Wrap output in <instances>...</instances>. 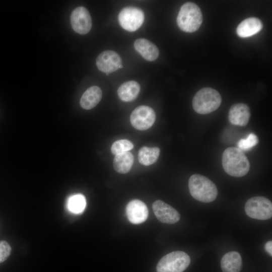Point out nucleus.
<instances>
[{"label": "nucleus", "mask_w": 272, "mask_h": 272, "mask_svg": "<svg viewBox=\"0 0 272 272\" xmlns=\"http://www.w3.org/2000/svg\"><path fill=\"white\" fill-rule=\"evenodd\" d=\"M222 163L225 171L234 177L245 175L250 169L249 162L243 152L236 147H229L224 151Z\"/></svg>", "instance_id": "1"}, {"label": "nucleus", "mask_w": 272, "mask_h": 272, "mask_svg": "<svg viewBox=\"0 0 272 272\" xmlns=\"http://www.w3.org/2000/svg\"><path fill=\"white\" fill-rule=\"evenodd\" d=\"M188 187L191 196L201 202H212L218 195L216 185L209 178L200 174H195L190 176Z\"/></svg>", "instance_id": "2"}, {"label": "nucleus", "mask_w": 272, "mask_h": 272, "mask_svg": "<svg viewBox=\"0 0 272 272\" xmlns=\"http://www.w3.org/2000/svg\"><path fill=\"white\" fill-rule=\"evenodd\" d=\"M202 22L201 10L195 4L187 2L181 6L177 17V24L182 31L194 32L199 28Z\"/></svg>", "instance_id": "3"}, {"label": "nucleus", "mask_w": 272, "mask_h": 272, "mask_svg": "<svg viewBox=\"0 0 272 272\" xmlns=\"http://www.w3.org/2000/svg\"><path fill=\"white\" fill-rule=\"evenodd\" d=\"M222 102L220 93L211 88H203L195 94L192 100L194 111L200 114L211 113L217 109Z\"/></svg>", "instance_id": "4"}, {"label": "nucleus", "mask_w": 272, "mask_h": 272, "mask_svg": "<svg viewBox=\"0 0 272 272\" xmlns=\"http://www.w3.org/2000/svg\"><path fill=\"white\" fill-rule=\"evenodd\" d=\"M190 262L189 256L182 251H175L163 256L157 265V272H183Z\"/></svg>", "instance_id": "5"}, {"label": "nucleus", "mask_w": 272, "mask_h": 272, "mask_svg": "<svg viewBox=\"0 0 272 272\" xmlns=\"http://www.w3.org/2000/svg\"><path fill=\"white\" fill-rule=\"evenodd\" d=\"M246 215L253 219L266 220L272 217V203L263 196H254L249 198L245 205Z\"/></svg>", "instance_id": "6"}, {"label": "nucleus", "mask_w": 272, "mask_h": 272, "mask_svg": "<svg viewBox=\"0 0 272 272\" xmlns=\"http://www.w3.org/2000/svg\"><path fill=\"white\" fill-rule=\"evenodd\" d=\"M144 20L143 11L134 7H125L118 15L120 25L124 30L129 32L138 30L143 23Z\"/></svg>", "instance_id": "7"}, {"label": "nucleus", "mask_w": 272, "mask_h": 272, "mask_svg": "<svg viewBox=\"0 0 272 272\" xmlns=\"http://www.w3.org/2000/svg\"><path fill=\"white\" fill-rule=\"evenodd\" d=\"M156 120L154 110L149 106L141 105L131 112L130 120L132 125L137 129L145 130L150 128Z\"/></svg>", "instance_id": "8"}, {"label": "nucleus", "mask_w": 272, "mask_h": 272, "mask_svg": "<svg viewBox=\"0 0 272 272\" xmlns=\"http://www.w3.org/2000/svg\"><path fill=\"white\" fill-rule=\"evenodd\" d=\"M71 23L73 30L80 34L88 33L92 27V19L89 11L84 7H78L71 15Z\"/></svg>", "instance_id": "9"}, {"label": "nucleus", "mask_w": 272, "mask_h": 272, "mask_svg": "<svg viewBox=\"0 0 272 272\" xmlns=\"http://www.w3.org/2000/svg\"><path fill=\"white\" fill-rule=\"evenodd\" d=\"M96 65L101 72L105 73L114 72L122 65L120 56L113 50H106L101 52L96 58Z\"/></svg>", "instance_id": "10"}, {"label": "nucleus", "mask_w": 272, "mask_h": 272, "mask_svg": "<svg viewBox=\"0 0 272 272\" xmlns=\"http://www.w3.org/2000/svg\"><path fill=\"white\" fill-rule=\"evenodd\" d=\"M152 208L155 216L161 222L173 224L180 220V216L177 211L162 200L154 202Z\"/></svg>", "instance_id": "11"}, {"label": "nucleus", "mask_w": 272, "mask_h": 272, "mask_svg": "<svg viewBox=\"0 0 272 272\" xmlns=\"http://www.w3.org/2000/svg\"><path fill=\"white\" fill-rule=\"evenodd\" d=\"M126 212L128 220L134 224L143 223L148 217L147 206L139 199L130 201L126 206Z\"/></svg>", "instance_id": "12"}, {"label": "nucleus", "mask_w": 272, "mask_h": 272, "mask_svg": "<svg viewBox=\"0 0 272 272\" xmlns=\"http://www.w3.org/2000/svg\"><path fill=\"white\" fill-rule=\"evenodd\" d=\"M250 117V108L244 103L233 104L229 111L228 119L230 122L236 125L246 126Z\"/></svg>", "instance_id": "13"}, {"label": "nucleus", "mask_w": 272, "mask_h": 272, "mask_svg": "<svg viewBox=\"0 0 272 272\" xmlns=\"http://www.w3.org/2000/svg\"><path fill=\"white\" fill-rule=\"evenodd\" d=\"M133 45L135 50L148 61H154L159 56L157 47L147 39L138 38L135 40Z\"/></svg>", "instance_id": "14"}, {"label": "nucleus", "mask_w": 272, "mask_h": 272, "mask_svg": "<svg viewBox=\"0 0 272 272\" xmlns=\"http://www.w3.org/2000/svg\"><path fill=\"white\" fill-rule=\"evenodd\" d=\"M262 27V23L259 19L255 17L248 18L238 25L236 33L241 38H247L258 33Z\"/></svg>", "instance_id": "15"}, {"label": "nucleus", "mask_w": 272, "mask_h": 272, "mask_svg": "<svg viewBox=\"0 0 272 272\" xmlns=\"http://www.w3.org/2000/svg\"><path fill=\"white\" fill-rule=\"evenodd\" d=\"M242 265L241 256L236 251H230L225 254L221 261L223 272H240Z\"/></svg>", "instance_id": "16"}, {"label": "nucleus", "mask_w": 272, "mask_h": 272, "mask_svg": "<svg viewBox=\"0 0 272 272\" xmlns=\"http://www.w3.org/2000/svg\"><path fill=\"white\" fill-rule=\"evenodd\" d=\"M102 93L101 89L96 86L89 88L83 94L80 99L81 106L86 110L95 107L101 99Z\"/></svg>", "instance_id": "17"}, {"label": "nucleus", "mask_w": 272, "mask_h": 272, "mask_svg": "<svg viewBox=\"0 0 272 272\" xmlns=\"http://www.w3.org/2000/svg\"><path fill=\"white\" fill-rule=\"evenodd\" d=\"M140 90V85L137 82L129 81L123 83L119 86L117 94L122 101L130 102L137 98Z\"/></svg>", "instance_id": "18"}, {"label": "nucleus", "mask_w": 272, "mask_h": 272, "mask_svg": "<svg viewBox=\"0 0 272 272\" xmlns=\"http://www.w3.org/2000/svg\"><path fill=\"white\" fill-rule=\"evenodd\" d=\"M133 160V156L129 152L117 154L113 160L114 169L119 173L125 174L130 170Z\"/></svg>", "instance_id": "19"}, {"label": "nucleus", "mask_w": 272, "mask_h": 272, "mask_svg": "<svg viewBox=\"0 0 272 272\" xmlns=\"http://www.w3.org/2000/svg\"><path fill=\"white\" fill-rule=\"evenodd\" d=\"M160 152V150L158 147H143L139 151V161L143 165H151L157 161Z\"/></svg>", "instance_id": "20"}, {"label": "nucleus", "mask_w": 272, "mask_h": 272, "mask_svg": "<svg viewBox=\"0 0 272 272\" xmlns=\"http://www.w3.org/2000/svg\"><path fill=\"white\" fill-rule=\"evenodd\" d=\"M86 201L85 196L82 194L72 195L68 200L69 210L75 214L82 213L86 207Z\"/></svg>", "instance_id": "21"}, {"label": "nucleus", "mask_w": 272, "mask_h": 272, "mask_svg": "<svg viewBox=\"0 0 272 272\" xmlns=\"http://www.w3.org/2000/svg\"><path fill=\"white\" fill-rule=\"evenodd\" d=\"M133 148V145L131 142L128 140H119L112 145L111 151L115 155L128 152Z\"/></svg>", "instance_id": "22"}, {"label": "nucleus", "mask_w": 272, "mask_h": 272, "mask_svg": "<svg viewBox=\"0 0 272 272\" xmlns=\"http://www.w3.org/2000/svg\"><path fill=\"white\" fill-rule=\"evenodd\" d=\"M258 139L254 133H250L246 139H242L237 143L238 148L243 151H248L257 145Z\"/></svg>", "instance_id": "23"}, {"label": "nucleus", "mask_w": 272, "mask_h": 272, "mask_svg": "<svg viewBox=\"0 0 272 272\" xmlns=\"http://www.w3.org/2000/svg\"><path fill=\"white\" fill-rule=\"evenodd\" d=\"M11 252L10 244L6 241H0V263L6 260Z\"/></svg>", "instance_id": "24"}, {"label": "nucleus", "mask_w": 272, "mask_h": 272, "mask_svg": "<svg viewBox=\"0 0 272 272\" xmlns=\"http://www.w3.org/2000/svg\"><path fill=\"white\" fill-rule=\"evenodd\" d=\"M265 251L268 253V254L272 256V241H268L267 242L264 246Z\"/></svg>", "instance_id": "25"}, {"label": "nucleus", "mask_w": 272, "mask_h": 272, "mask_svg": "<svg viewBox=\"0 0 272 272\" xmlns=\"http://www.w3.org/2000/svg\"><path fill=\"white\" fill-rule=\"evenodd\" d=\"M122 67H123L122 65H121L119 66V69H122Z\"/></svg>", "instance_id": "26"}]
</instances>
